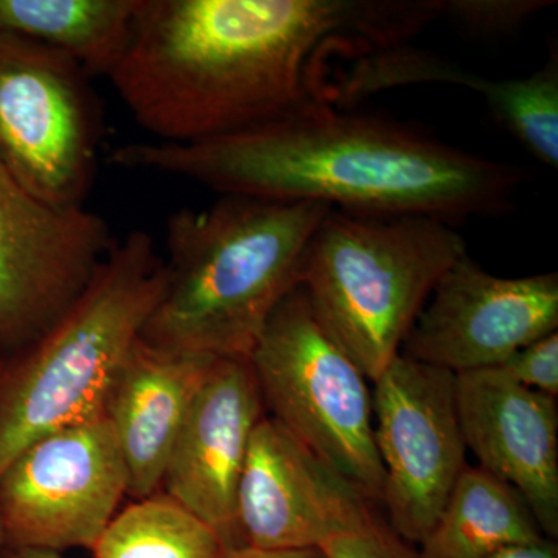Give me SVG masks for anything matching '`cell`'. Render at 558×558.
Segmentation results:
<instances>
[{
	"label": "cell",
	"mask_w": 558,
	"mask_h": 558,
	"mask_svg": "<svg viewBox=\"0 0 558 558\" xmlns=\"http://www.w3.org/2000/svg\"><path fill=\"white\" fill-rule=\"evenodd\" d=\"M436 20L439 0H140L108 78L143 130L190 145L336 105L332 58L399 49Z\"/></svg>",
	"instance_id": "obj_1"
},
{
	"label": "cell",
	"mask_w": 558,
	"mask_h": 558,
	"mask_svg": "<svg viewBox=\"0 0 558 558\" xmlns=\"http://www.w3.org/2000/svg\"><path fill=\"white\" fill-rule=\"evenodd\" d=\"M109 161L189 179L222 196L422 215L451 226L512 211L526 182L512 165L332 101L207 142L132 143L112 150Z\"/></svg>",
	"instance_id": "obj_2"
},
{
	"label": "cell",
	"mask_w": 558,
	"mask_h": 558,
	"mask_svg": "<svg viewBox=\"0 0 558 558\" xmlns=\"http://www.w3.org/2000/svg\"><path fill=\"white\" fill-rule=\"evenodd\" d=\"M329 207L222 196L167 222L168 282L140 339L215 359H248L300 286L307 242Z\"/></svg>",
	"instance_id": "obj_3"
},
{
	"label": "cell",
	"mask_w": 558,
	"mask_h": 558,
	"mask_svg": "<svg viewBox=\"0 0 558 558\" xmlns=\"http://www.w3.org/2000/svg\"><path fill=\"white\" fill-rule=\"evenodd\" d=\"M167 282L149 234L132 231L46 332L0 355V475L36 439L105 413L113 376Z\"/></svg>",
	"instance_id": "obj_4"
},
{
	"label": "cell",
	"mask_w": 558,
	"mask_h": 558,
	"mask_svg": "<svg viewBox=\"0 0 558 558\" xmlns=\"http://www.w3.org/2000/svg\"><path fill=\"white\" fill-rule=\"evenodd\" d=\"M465 253L446 220L330 208L307 242L300 286L322 328L374 384Z\"/></svg>",
	"instance_id": "obj_5"
},
{
	"label": "cell",
	"mask_w": 558,
	"mask_h": 558,
	"mask_svg": "<svg viewBox=\"0 0 558 558\" xmlns=\"http://www.w3.org/2000/svg\"><path fill=\"white\" fill-rule=\"evenodd\" d=\"M248 362L267 416L381 505L369 380L322 328L301 286L274 312Z\"/></svg>",
	"instance_id": "obj_6"
},
{
	"label": "cell",
	"mask_w": 558,
	"mask_h": 558,
	"mask_svg": "<svg viewBox=\"0 0 558 558\" xmlns=\"http://www.w3.org/2000/svg\"><path fill=\"white\" fill-rule=\"evenodd\" d=\"M101 134L86 70L51 47L0 33V168L47 204L84 207Z\"/></svg>",
	"instance_id": "obj_7"
},
{
	"label": "cell",
	"mask_w": 558,
	"mask_h": 558,
	"mask_svg": "<svg viewBox=\"0 0 558 558\" xmlns=\"http://www.w3.org/2000/svg\"><path fill=\"white\" fill-rule=\"evenodd\" d=\"M128 490L126 464L105 413L49 433L0 475L3 546L92 549Z\"/></svg>",
	"instance_id": "obj_8"
},
{
	"label": "cell",
	"mask_w": 558,
	"mask_h": 558,
	"mask_svg": "<svg viewBox=\"0 0 558 558\" xmlns=\"http://www.w3.org/2000/svg\"><path fill=\"white\" fill-rule=\"evenodd\" d=\"M373 405L387 523L421 545L468 468L454 374L400 354L374 381Z\"/></svg>",
	"instance_id": "obj_9"
},
{
	"label": "cell",
	"mask_w": 558,
	"mask_h": 558,
	"mask_svg": "<svg viewBox=\"0 0 558 558\" xmlns=\"http://www.w3.org/2000/svg\"><path fill=\"white\" fill-rule=\"evenodd\" d=\"M113 244L101 216L47 204L0 168V355L46 332Z\"/></svg>",
	"instance_id": "obj_10"
},
{
	"label": "cell",
	"mask_w": 558,
	"mask_h": 558,
	"mask_svg": "<svg viewBox=\"0 0 558 558\" xmlns=\"http://www.w3.org/2000/svg\"><path fill=\"white\" fill-rule=\"evenodd\" d=\"M557 329V271L501 278L465 253L440 278L400 354L453 374L498 368Z\"/></svg>",
	"instance_id": "obj_11"
},
{
	"label": "cell",
	"mask_w": 558,
	"mask_h": 558,
	"mask_svg": "<svg viewBox=\"0 0 558 558\" xmlns=\"http://www.w3.org/2000/svg\"><path fill=\"white\" fill-rule=\"evenodd\" d=\"M373 501L267 414L258 422L236 492L242 546L319 550L377 519Z\"/></svg>",
	"instance_id": "obj_12"
},
{
	"label": "cell",
	"mask_w": 558,
	"mask_h": 558,
	"mask_svg": "<svg viewBox=\"0 0 558 558\" xmlns=\"http://www.w3.org/2000/svg\"><path fill=\"white\" fill-rule=\"evenodd\" d=\"M264 414L248 359H216L194 396L161 480L160 490L215 529L229 548L242 546L238 484Z\"/></svg>",
	"instance_id": "obj_13"
},
{
	"label": "cell",
	"mask_w": 558,
	"mask_h": 558,
	"mask_svg": "<svg viewBox=\"0 0 558 558\" xmlns=\"http://www.w3.org/2000/svg\"><path fill=\"white\" fill-rule=\"evenodd\" d=\"M459 424L480 468L523 495L543 535L558 537L557 399L501 368L454 374Z\"/></svg>",
	"instance_id": "obj_14"
},
{
	"label": "cell",
	"mask_w": 558,
	"mask_h": 558,
	"mask_svg": "<svg viewBox=\"0 0 558 558\" xmlns=\"http://www.w3.org/2000/svg\"><path fill=\"white\" fill-rule=\"evenodd\" d=\"M215 357L170 351L135 340L120 363L105 416L116 433L128 469V497L160 492L168 459L191 403Z\"/></svg>",
	"instance_id": "obj_15"
},
{
	"label": "cell",
	"mask_w": 558,
	"mask_h": 558,
	"mask_svg": "<svg viewBox=\"0 0 558 558\" xmlns=\"http://www.w3.org/2000/svg\"><path fill=\"white\" fill-rule=\"evenodd\" d=\"M543 538L534 513L517 488L486 470L468 465L418 553L422 558H487Z\"/></svg>",
	"instance_id": "obj_16"
},
{
	"label": "cell",
	"mask_w": 558,
	"mask_h": 558,
	"mask_svg": "<svg viewBox=\"0 0 558 558\" xmlns=\"http://www.w3.org/2000/svg\"><path fill=\"white\" fill-rule=\"evenodd\" d=\"M140 0H0V33L51 47L90 76H109L126 49Z\"/></svg>",
	"instance_id": "obj_17"
},
{
	"label": "cell",
	"mask_w": 558,
	"mask_h": 558,
	"mask_svg": "<svg viewBox=\"0 0 558 558\" xmlns=\"http://www.w3.org/2000/svg\"><path fill=\"white\" fill-rule=\"evenodd\" d=\"M222 537L165 492L119 510L95 543V558H220Z\"/></svg>",
	"instance_id": "obj_18"
},
{
	"label": "cell",
	"mask_w": 558,
	"mask_h": 558,
	"mask_svg": "<svg viewBox=\"0 0 558 558\" xmlns=\"http://www.w3.org/2000/svg\"><path fill=\"white\" fill-rule=\"evenodd\" d=\"M478 94L499 123L546 167H558V60L523 78L481 81Z\"/></svg>",
	"instance_id": "obj_19"
},
{
	"label": "cell",
	"mask_w": 558,
	"mask_h": 558,
	"mask_svg": "<svg viewBox=\"0 0 558 558\" xmlns=\"http://www.w3.org/2000/svg\"><path fill=\"white\" fill-rule=\"evenodd\" d=\"M553 0H442V17L480 36L515 32Z\"/></svg>",
	"instance_id": "obj_20"
},
{
	"label": "cell",
	"mask_w": 558,
	"mask_h": 558,
	"mask_svg": "<svg viewBox=\"0 0 558 558\" xmlns=\"http://www.w3.org/2000/svg\"><path fill=\"white\" fill-rule=\"evenodd\" d=\"M319 553L323 558H422L380 515L360 531L329 539Z\"/></svg>",
	"instance_id": "obj_21"
},
{
	"label": "cell",
	"mask_w": 558,
	"mask_h": 558,
	"mask_svg": "<svg viewBox=\"0 0 558 558\" xmlns=\"http://www.w3.org/2000/svg\"><path fill=\"white\" fill-rule=\"evenodd\" d=\"M498 368L505 371L517 384L557 399L558 332L520 349Z\"/></svg>",
	"instance_id": "obj_22"
},
{
	"label": "cell",
	"mask_w": 558,
	"mask_h": 558,
	"mask_svg": "<svg viewBox=\"0 0 558 558\" xmlns=\"http://www.w3.org/2000/svg\"><path fill=\"white\" fill-rule=\"evenodd\" d=\"M487 558H558L557 539L543 538L531 545L512 546Z\"/></svg>",
	"instance_id": "obj_23"
},
{
	"label": "cell",
	"mask_w": 558,
	"mask_h": 558,
	"mask_svg": "<svg viewBox=\"0 0 558 558\" xmlns=\"http://www.w3.org/2000/svg\"><path fill=\"white\" fill-rule=\"evenodd\" d=\"M220 558H323L319 550H260L250 546L227 549Z\"/></svg>",
	"instance_id": "obj_24"
},
{
	"label": "cell",
	"mask_w": 558,
	"mask_h": 558,
	"mask_svg": "<svg viewBox=\"0 0 558 558\" xmlns=\"http://www.w3.org/2000/svg\"><path fill=\"white\" fill-rule=\"evenodd\" d=\"M0 558H65L61 553L49 549L36 548H13V546H3Z\"/></svg>",
	"instance_id": "obj_25"
},
{
	"label": "cell",
	"mask_w": 558,
	"mask_h": 558,
	"mask_svg": "<svg viewBox=\"0 0 558 558\" xmlns=\"http://www.w3.org/2000/svg\"><path fill=\"white\" fill-rule=\"evenodd\" d=\"M3 549V535H2V529H0V554H2Z\"/></svg>",
	"instance_id": "obj_26"
}]
</instances>
